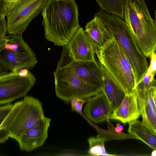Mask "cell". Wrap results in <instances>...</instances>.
Here are the masks:
<instances>
[{"label":"cell","mask_w":156,"mask_h":156,"mask_svg":"<svg viewBox=\"0 0 156 156\" xmlns=\"http://www.w3.org/2000/svg\"><path fill=\"white\" fill-rule=\"evenodd\" d=\"M102 10L124 18V10L126 0H95Z\"/></svg>","instance_id":"obj_20"},{"label":"cell","mask_w":156,"mask_h":156,"mask_svg":"<svg viewBox=\"0 0 156 156\" xmlns=\"http://www.w3.org/2000/svg\"><path fill=\"white\" fill-rule=\"evenodd\" d=\"M7 41V36L0 37V52L5 49V46Z\"/></svg>","instance_id":"obj_30"},{"label":"cell","mask_w":156,"mask_h":156,"mask_svg":"<svg viewBox=\"0 0 156 156\" xmlns=\"http://www.w3.org/2000/svg\"><path fill=\"white\" fill-rule=\"evenodd\" d=\"M48 0H15L6 10L8 33H23L31 21L43 10Z\"/></svg>","instance_id":"obj_7"},{"label":"cell","mask_w":156,"mask_h":156,"mask_svg":"<svg viewBox=\"0 0 156 156\" xmlns=\"http://www.w3.org/2000/svg\"><path fill=\"white\" fill-rule=\"evenodd\" d=\"M128 132L152 149H156V134L137 119L129 122Z\"/></svg>","instance_id":"obj_17"},{"label":"cell","mask_w":156,"mask_h":156,"mask_svg":"<svg viewBox=\"0 0 156 156\" xmlns=\"http://www.w3.org/2000/svg\"><path fill=\"white\" fill-rule=\"evenodd\" d=\"M13 104L0 106V144L7 141L9 138L7 132L3 129V122L11 110Z\"/></svg>","instance_id":"obj_22"},{"label":"cell","mask_w":156,"mask_h":156,"mask_svg":"<svg viewBox=\"0 0 156 156\" xmlns=\"http://www.w3.org/2000/svg\"><path fill=\"white\" fill-rule=\"evenodd\" d=\"M114 129L116 133H121L123 130V126L120 123H116V126Z\"/></svg>","instance_id":"obj_31"},{"label":"cell","mask_w":156,"mask_h":156,"mask_svg":"<svg viewBox=\"0 0 156 156\" xmlns=\"http://www.w3.org/2000/svg\"><path fill=\"white\" fill-rule=\"evenodd\" d=\"M84 30L92 43L97 48L113 38L105 25L95 15L92 20L87 23Z\"/></svg>","instance_id":"obj_16"},{"label":"cell","mask_w":156,"mask_h":156,"mask_svg":"<svg viewBox=\"0 0 156 156\" xmlns=\"http://www.w3.org/2000/svg\"><path fill=\"white\" fill-rule=\"evenodd\" d=\"M153 86H156V80L154 76L146 72L136 84L135 89L142 90Z\"/></svg>","instance_id":"obj_24"},{"label":"cell","mask_w":156,"mask_h":156,"mask_svg":"<svg viewBox=\"0 0 156 156\" xmlns=\"http://www.w3.org/2000/svg\"><path fill=\"white\" fill-rule=\"evenodd\" d=\"M83 109L87 118L96 123L108 121L112 112L111 104L102 90L88 98Z\"/></svg>","instance_id":"obj_12"},{"label":"cell","mask_w":156,"mask_h":156,"mask_svg":"<svg viewBox=\"0 0 156 156\" xmlns=\"http://www.w3.org/2000/svg\"><path fill=\"white\" fill-rule=\"evenodd\" d=\"M5 2H7L8 3H9L11 2H13L15 0H4Z\"/></svg>","instance_id":"obj_33"},{"label":"cell","mask_w":156,"mask_h":156,"mask_svg":"<svg viewBox=\"0 0 156 156\" xmlns=\"http://www.w3.org/2000/svg\"><path fill=\"white\" fill-rule=\"evenodd\" d=\"M68 64L74 73L86 82L102 88V77L98 62L73 60L68 52Z\"/></svg>","instance_id":"obj_11"},{"label":"cell","mask_w":156,"mask_h":156,"mask_svg":"<svg viewBox=\"0 0 156 156\" xmlns=\"http://www.w3.org/2000/svg\"><path fill=\"white\" fill-rule=\"evenodd\" d=\"M87 100L80 98H74L70 100V104L73 110L80 113L84 104L86 102Z\"/></svg>","instance_id":"obj_25"},{"label":"cell","mask_w":156,"mask_h":156,"mask_svg":"<svg viewBox=\"0 0 156 156\" xmlns=\"http://www.w3.org/2000/svg\"><path fill=\"white\" fill-rule=\"evenodd\" d=\"M107 139L105 137L99 135L96 137L92 136L88 139L89 148L88 154L92 156H115L107 153L105 147V142Z\"/></svg>","instance_id":"obj_21"},{"label":"cell","mask_w":156,"mask_h":156,"mask_svg":"<svg viewBox=\"0 0 156 156\" xmlns=\"http://www.w3.org/2000/svg\"><path fill=\"white\" fill-rule=\"evenodd\" d=\"M51 121L44 116L24 132L17 141L20 149L29 152L42 146L48 137Z\"/></svg>","instance_id":"obj_10"},{"label":"cell","mask_w":156,"mask_h":156,"mask_svg":"<svg viewBox=\"0 0 156 156\" xmlns=\"http://www.w3.org/2000/svg\"><path fill=\"white\" fill-rule=\"evenodd\" d=\"M94 15L105 25L112 37L117 42L128 58L135 74L136 85L149 67L147 57L140 49L122 19L102 10Z\"/></svg>","instance_id":"obj_4"},{"label":"cell","mask_w":156,"mask_h":156,"mask_svg":"<svg viewBox=\"0 0 156 156\" xmlns=\"http://www.w3.org/2000/svg\"><path fill=\"white\" fill-rule=\"evenodd\" d=\"M5 17H0V37L6 35L7 32V22Z\"/></svg>","instance_id":"obj_27"},{"label":"cell","mask_w":156,"mask_h":156,"mask_svg":"<svg viewBox=\"0 0 156 156\" xmlns=\"http://www.w3.org/2000/svg\"><path fill=\"white\" fill-rule=\"evenodd\" d=\"M95 54L101 65L126 94L135 91L136 83L130 61L117 42L112 38L97 48Z\"/></svg>","instance_id":"obj_3"},{"label":"cell","mask_w":156,"mask_h":156,"mask_svg":"<svg viewBox=\"0 0 156 156\" xmlns=\"http://www.w3.org/2000/svg\"><path fill=\"white\" fill-rule=\"evenodd\" d=\"M150 65L149 66L147 73L154 76L156 70V54L155 52L151 55Z\"/></svg>","instance_id":"obj_26"},{"label":"cell","mask_w":156,"mask_h":156,"mask_svg":"<svg viewBox=\"0 0 156 156\" xmlns=\"http://www.w3.org/2000/svg\"><path fill=\"white\" fill-rule=\"evenodd\" d=\"M151 155L152 156H156V149H153V150L151 152Z\"/></svg>","instance_id":"obj_32"},{"label":"cell","mask_w":156,"mask_h":156,"mask_svg":"<svg viewBox=\"0 0 156 156\" xmlns=\"http://www.w3.org/2000/svg\"><path fill=\"white\" fill-rule=\"evenodd\" d=\"M8 3L4 0H0V17L6 16V10Z\"/></svg>","instance_id":"obj_28"},{"label":"cell","mask_w":156,"mask_h":156,"mask_svg":"<svg viewBox=\"0 0 156 156\" xmlns=\"http://www.w3.org/2000/svg\"><path fill=\"white\" fill-rule=\"evenodd\" d=\"M0 57L9 68L10 71L26 69H32L37 61L35 53L19 54L4 49L0 52Z\"/></svg>","instance_id":"obj_15"},{"label":"cell","mask_w":156,"mask_h":156,"mask_svg":"<svg viewBox=\"0 0 156 156\" xmlns=\"http://www.w3.org/2000/svg\"><path fill=\"white\" fill-rule=\"evenodd\" d=\"M13 105V114L6 130L9 138L17 142L24 132L45 116L41 103L32 96L26 95Z\"/></svg>","instance_id":"obj_6"},{"label":"cell","mask_w":156,"mask_h":156,"mask_svg":"<svg viewBox=\"0 0 156 156\" xmlns=\"http://www.w3.org/2000/svg\"><path fill=\"white\" fill-rule=\"evenodd\" d=\"M63 50L54 73L56 96L69 102L74 98L88 99L100 93L102 89L88 83L80 79L68 64V52L66 46Z\"/></svg>","instance_id":"obj_5"},{"label":"cell","mask_w":156,"mask_h":156,"mask_svg":"<svg viewBox=\"0 0 156 156\" xmlns=\"http://www.w3.org/2000/svg\"><path fill=\"white\" fill-rule=\"evenodd\" d=\"M123 19L140 49L150 57L156 48V23L145 0H126Z\"/></svg>","instance_id":"obj_2"},{"label":"cell","mask_w":156,"mask_h":156,"mask_svg":"<svg viewBox=\"0 0 156 156\" xmlns=\"http://www.w3.org/2000/svg\"><path fill=\"white\" fill-rule=\"evenodd\" d=\"M136 96L147 101L155 110L156 102V86L151 87L148 89L142 90L135 89Z\"/></svg>","instance_id":"obj_23"},{"label":"cell","mask_w":156,"mask_h":156,"mask_svg":"<svg viewBox=\"0 0 156 156\" xmlns=\"http://www.w3.org/2000/svg\"><path fill=\"white\" fill-rule=\"evenodd\" d=\"M138 109L142 116V123L156 134V111L149 103L137 96Z\"/></svg>","instance_id":"obj_18"},{"label":"cell","mask_w":156,"mask_h":156,"mask_svg":"<svg viewBox=\"0 0 156 156\" xmlns=\"http://www.w3.org/2000/svg\"><path fill=\"white\" fill-rule=\"evenodd\" d=\"M41 15L45 37L56 45L66 46L80 27L75 0H48Z\"/></svg>","instance_id":"obj_1"},{"label":"cell","mask_w":156,"mask_h":156,"mask_svg":"<svg viewBox=\"0 0 156 156\" xmlns=\"http://www.w3.org/2000/svg\"><path fill=\"white\" fill-rule=\"evenodd\" d=\"M9 71L8 66L0 57V75L5 74Z\"/></svg>","instance_id":"obj_29"},{"label":"cell","mask_w":156,"mask_h":156,"mask_svg":"<svg viewBox=\"0 0 156 156\" xmlns=\"http://www.w3.org/2000/svg\"><path fill=\"white\" fill-rule=\"evenodd\" d=\"M66 46L70 56L74 60H96L95 52L97 48L92 43L82 27L76 31Z\"/></svg>","instance_id":"obj_9"},{"label":"cell","mask_w":156,"mask_h":156,"mask_svg":"<svg viewBox=\"0 0 156 156\" xmlns=\"http://www.w3.org/2000/svg\"><path fill=\"white\" fill-rule=\"evenodd\" d=\"M98 63L102 75V90L111 104L112 112L121 104L126 94L104 67Z\"/></svg>","instance_id":"obj_14"},{"label":"cell","mask_w":156,"mask_h":156,"mask_svg":"<svg viewBox=\"0 0 156 156\" xmlns=\"http://www.w3.org/2000/svg\"><path fill=\"white\" fill-rule=\"evenodd\" d=\"M140 115L135 91L126 94L119 106L110 114L109 119L125 123L138 119Z\"/></svg>","instance_id":"obj_13"},{"label":"cell","mask_w":156,"mask_h":156,"mask_svg":"<svg viewBox=\"0 0 156 156\" xmlns=\"http://www.w3.org/2000/svg\"><path fill=\"white\" fill-rule=\"evenodd\" d=\"M36 81L34 76L26 69L0 75V106L23 98Z\"/></svg>","instance_id":"obj_8"},{"label":"cell","mask_w":156,"mask_h":156,"mask_svg":"<svg viewBox=\"0 0 156 156\" xmlns=\"http://www.w3.org/2000/svg\"><path fill=\"white\" fill-rule=\"evenodd\" d=\"M22 34H9L5 49L19 54H34V52L22 37Z\"/></svg>","instance_id":"obj_19"}]
</instances>
